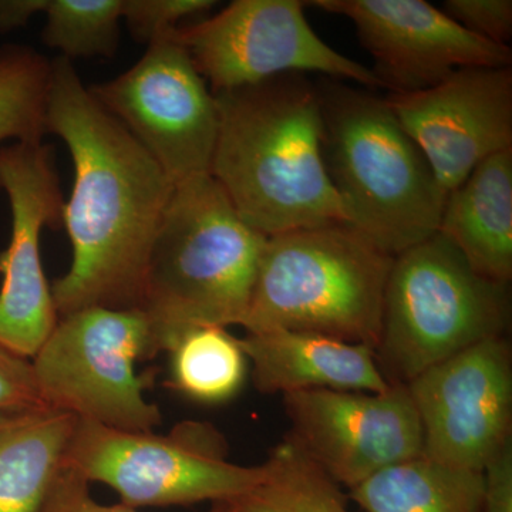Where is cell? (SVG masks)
Listing matches in <instances>:
<instances>
[{"label":"cell","instance_id":"cell-1","mask_svg":"<svg viewBox=\"0 0 512 512\" xmlns=\"http://www.w3.org/2000/svg\"><path fill=\"white\" fill-rule=\"evenodd\" d=\"M50 63L47 133L62 138L74 164L63 208L72 265L50 288L57 315L90 306L141 309L148 258L174 184L94 99L69 59Z\"/></svg>","mask_w":512,"mask_h":512},{"label":"cell","instance_id":"cell-2","mask_svg":"<svg viewBox=\"0 0 512 512\" xmlns=\"http://www.w3.org/2000/svg\"><path fill=\"white\" fill-rule=\"evenodd\" d=\"M218 136L211 175L239 217L264 237L342 224L323 158L318 87L285 73L214 93Z\"/></svg>","mask_w":512,"mask_h":512},{"label":"cell","instance_id":"cell-3","mask_svg":"<svg viewBox=\"0 0 512 512\" xmlns=\"http://www.w3.org/2000/svg\"><path fill=\"white\" fill-rule=\"evenodd\" d=\"M316 87L323 158L346 224L392 256L437 234L447 194L386 99L329 77Z\"/></svg>","mask_w":512,"mask_h":512},{"label":"cell","instance_id":"cell-4","mask_svg":"<svg viewBox=\"0 0 512 512\" xmlns=\"http://www.w3.org/2000/svg\"><path fill=\"white\" fill-rule=\"evenodd\" d=\"M265 244L211 174L174 185L141 299L158 353L192 328L242 325Z\"/></svg>","mask_w":512,"mask_h":512},{"label":"cell","instance_id":"cell-5","mask_svg":"<svg viewBox=\"0 0 512 512\" xmlns=\"http://www.w3.org/2000/svg\"><path fill=\"white\" fill-rule=\"evenodd\" d=\"M393 261L345 222L266 238L241 326L318 333L376 350Z\"/></svg>","mask_w":512,"mask_h":512},{"label":"cell","instance_id":"cell-6","mask_svg":"<svg viewBox=\"0 0 512 512\" xmlns=\"http://www.w3.org/2000/svg\"><path fill=\"white\" fill-rule=\"evenodd\" d=\"M510 284L477 274L440 232L394 256L375 350L386 382L424 370L483 340L507 336Z\"/></svg>","mask_w":512,"mask_h":512},{"label":"cell","instance_id":"cell-7","mask_svg":"<svg viewBox=\"0 0 512 512\" xmlns=\"http://www.w3.org/2000/svg\"><path fill=\"white\" fill-rule=\"evenodd\" d=\"M64 467L89 483L109 485L131 508L229 504L265 477L264 464L228 460V443L217 427L191 420L156 434L79 419Z\"/></svg>","mask_w":512,"mask_h":512},{"label":"cell","instance_id":"cell-8","mask_svg":"<svg viewBox=\"0 0 512 512\" xmlns=\"http://www.w3.org/2000/svg\"><path fill=\"white\" fill-rule=\"evenodd\" d=\"M157 355L146 312L90 306L60 316L30 362L47 407L111 429L153 431L161 413L144 397L153 375H138L136 363Z\"/></svg>","mask_w":512,"mask_h":512},{"label":"cell","instance_id":"cell-9","mask_svg":"<svg viewBox=\"0 0 512 512\" xmlns=\"http://www.w3.org/2000/svg\"><path fill=\"white\" fill-rule=\"evenodd\" d=\"M301 0H235L211 18L170 35L187 50L212 94L285 73H319L380 89L372 69L343 56L316 35Z\"/></svg>","mask_w":512,"mask_h":512},{"label":"cell","instance_id":"cell-10","mask_svg":"<svg viewBox=\"0 0 512 512\" xmlns=\"http://www.w3.org/2000/svg\"><path fill=\"white\" fill-rule=\"evenodd\" d=\"M174 185L211 174L217 101L190 55L170 33L116 79L89 87Z\"/></svg>","mask_w":512,"mask_h":512},{"label":"cell","instance_id":"cell-11","mask_svg":"<svg viewBox=\"0 0 512 512\" xmlns=\"http://www.w3.org/2000/svg\"><path fill=\"white\" fill-rule=\"evenodd\" d=\"M423 456L483 473L512 443V353L507 336L483 340L406 384Z\"/></svg>","mask_w":512,"mask_h":512},{"label":"cell","instance_id":"cell-12","mask_svg":"<svg viewBox=\"0 0 512 512\" xmlns=\"http://www.w3.org/2000/svg\"><path fill=\"white\" fill-rule=\"evenodd\" d=\"M0 191L12 214L9 247L0 252V345L30 360L59 320L40 255L42 229L63 225L55 147L43 141L0 147Z\"/></svg>","mask_w":512,"mask_h":512},{"label":"cell","instance_id":"cell-13","mask_svg":"<svg viewBox=\"0 0 512 512\" xmlns=\"http://www.w3.org/2000/svg\"><path fill=\"white\" fill-rule=\"evenodd\" d=\"M288 437L343 488L423 456L419 414L409 390H305L282 396Z\"/></svg>","mask_w":512,"mask_h":512},{"label":"cell","instance_id":"cell-14","mask_svg":"<svg viewBox=\"0 0 512 512\" xmlns=\"http://www.w3.org/2000/svg\"><path fill=\"white\" fill-rule=\"evenodd\" d=\"M305 6L355 25L389 93L421 92L471 67H511L510 46L474 36L423 0H312Z\"/></svg>","mask_w":512,"mask_h":512},{"label":"cell","instance_id":"cell-15","mask_svg":"<svg viewBox=\"0 0 512 512\" xmlns=\"http://www.w3.org/2000/svg\"><path fill=\"white\" fill-rule=\"evenodd\" d=\"M419 144L444 192L512 148L511 67H471L416 93L384 96Z\"/></svg>","mask_w":512,"mask_h":512},{"label":"cell","instance_id":"cell-16","mask_svg":"<svg viewBox=\"0 0 512 512\" xmlns=\"http://www.w3.org/2000/svg\"><path fill=\"white\" fill-rule=\"evenodd\" d=\"M252 366L259 392L285 394L305 390H353L383 393L386 382L375 350L318 333L286 329L247 332L239 339Z\"/></svg>","mask_w":512,"mask_h":512},{"label":"cell","instance_id":"cell-17","mask_svg":"<svg viewBox=\"0 0 512 512\" xmlns=\"http://www.w3.org/2000/svg\"><path fill=\"white\" fill-rule=\"evenodd\" d=\"M439 232L477 274L510 284L512 148L487 158L448 192Z\"/></svg>","mask_w":512,"mask_h":512},{"label":"cell","instance_id":"cell-18","mask_svg":"<svg viewBox=\"0 0 512 512\" xmlns=\"http://www.w3.org/2000/svg\"><path fill=\"white\" fill-rule=\"evenodd\" d=\"M52 407L0 413V512H40L76 429Z\"/></svg>","mask_w":512,"mask_h":512},{"label":"cell","instance_id":"cell-19","mask_svg":"<svg viewBox=\"0 0 512 512\" xmlns=\"http://www.w3.org/2000/svg\"><path fill=\"white\" fill-rule=\"evenodd\" d=\"M484 474L424 456L386 468L348 491L362 512H481Z\"/></svg>","mask_w":512,"mask_h":512},{"label":"cell","instance_id":"cell-20","mask_svg":"<svg viewBox=\"0 0 512 512\" xmlns=\"http://www.w3.org/2000/svg\"><path fill=\"white\" fill-rule=\"evenodd\" d=\"M265 477L232 503L229 512H356L348 493L288 436L269 453Z\"/></svg>","mask_w":512,"mask_h":512},{"label":"cell","instance_id":"cell-21","mask_svg":"<svg viewBox=\"0 0 512 512\" xmlns=\"http://www.w3.org/2000/svg\"><path fill=\"white\" fill-rule=\"evenodd\" d=\"M168 353L171 387L195 402H227L247 376L248 360L239 339L221 326L187 330L174 340Z\"/></svg>","mask_w":512,"mask_h":512},{"label":"cell","instance_id":"cell-22","mask_svg":"<svg viewBox=\"0 0 512 512\" xmlns=\"http://www.w3.org/2000/svg\"><path fill=\"white\" fill-rule=\"evenodd\" d=\"M50 76L52 63L32 47H0V143L43 141Z\"/></svg>","mask_w":512,"mask_h":512},{"label":"cell","instance_id":"cell-23","mask_svg":"<svg viewBox=\"0 0 512 512\" xmlns=\"http://www.w3.org/2000/svg\"><path fill=\"white\" fill-rule=\"evenodd\" d=\"M45 13L43 43L60 50L70 62L116 55L121 0H47Z\"/></svg>","mask_w":512,"mask_h":512},{"label":"cell","instance_id":"cell-24","mask_svg":"<svg viewBox=\"0 0 512 512\" xmlns=\"http://www.w3.org/2000/svg\"><path fill=\"white\" fill-rule=\"evenodd\" d=\"M215 5L214 0H121V19L137 42L150 45L180 26L181 20L204 15Z\"/></svg>","mask_w":512,"mask_h":512},{"label":"cell","instance_id":"cell-25","mask_svg":"<svg viewBox=\"0 0 512 512\" xmlns=\"http://www.w3.org/2000/svg\"><path fill=\"white\" fill-rule=\"evenodd\" d=\"M440 9L480 39L503 46L511 40V0H446Z\"/></svg>","mask_w":512,"mask_h":512},{"label":"cell","instance_id":"cell-26","mask_svg":"<svg viewBox=\"0 0 512 512\" xmlns=\"http://www.w3.org/2000/svg\"><path fill=\"white\" fill-rule=\"evenodd\" d=\"M47 407L37 387L32 362L0 345V413Z\"/></svg>","mask_w":512,"mask_h":512},{"label":"cell","instance_id":"cell-27","mask_svg":"<svg viewBox=\"0 0 512 512\" xmlns=\"http://www.w3.org/2000/svg\"><path fill=\"white\" fill-rule=\"evenodd\" d=\"M89 481L63 467L47 494L40 512H140L126 504L104 505L90 494ZM205 512H229L225 504H212Z\"/></svg>","mask_w":512,"mask_h":512},{"label":"cell","instance_id":"cell-28","mask_svg":"<svg viewBox=\"0 0 512 512\" xmlns=\"http://www.w3.org/2000/svg\"><path fill=\"white\" fill-rule=\"evenodd\" d=\"M481 512H512V443L485 467Z\"/></svg>","mask_w":512,"mask_h":512},{"label":"cell","instance_id":"cell-29","mask_svg":"<svg viewBox=\"0 0 512 512\" xmlns=\"http://www.w3.org/2000/svg\"><path fill=\"white\" fill-rule=\"evenodd\" d=\"M47 0H0V33L25 28L37 13H45Z\"/></svg>","mask_w":512,"mask_h":512}]
</instances>
